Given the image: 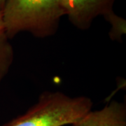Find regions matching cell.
<instances>
[{"label":"cell","instance_id":"3","mask_svg":"<svg viewBox=\"0 0 126 126\" xmlns=\"http://www.w3.org/2000/svg\"><path fill=\"white\" fill-rule=\"evenodd\" d=\"M116 0H63L64 16L74 26L87 30L95 18L103 16L104 19L114 13Z\"/></svg>","mask_w":126,"mask_h":126},{"label":"cell","instance_id":"7","mask_svg":"<svg viewBox=\"0 0 126 126\" xmlns=\"http://www.w3.org/2000/svg\"><path fill=\"white\" fill-rule=\"evenodd\" d=\"M6 41H9V39L6 34L3 11H0V43Z\"/></svg>","mask_w":126,"mask_h":126},{"label":"cell","instance_id":"8","mask_svg":"<svg viewBox=\"0 0 126 126\" xmlns=\"http://www.w3.org/2000/svg\"><path fill=\"white\" fill-rule=\"evenodd\" d=\"M6 0H0V11H3Z\"/></svg>","mask_w":126,"mask_h":126},{"label":"cell","instance_id":"6","mask_svg":"<svg viewBox=\"0 0 126 126\" xmlns=\"http://www.w3.org/2000/svg\"><path fill=\"white\" fill-rule=\"evenodd\" d=\"M105 20L111 25L109 31V36L113 41H121L122 36L126 32V20L121 16L113 13L109 15Z\"/></svg>","mask_w":126,"mask_h":126},{"label":"cell","instance_id":"1","mask_svg":"<svg viewBox=\"0 0 126 126\" xmlns=\"http://www.w3.org/2000/svg\"><path fill=\"white\" fill-rule=\"evenodd\" d=\"M3 14L8 39L22 32L41 39L53 36L64 16L63 0H6Z\"/></svg>","mask_w":126,"mask_h":126},{"label":"cell","instance_id":"2","mask_svg":"<svg viewBox=\"0 0 126 126\" xmlns=\"http://www.w3.org/2000/svg\"><path fill=\"white\" fill-rule=\"evenodd\" d=\"M86 96L70 97L60 91H45L25 113L3 126H64L72 125L92 110Z\"/></svg>","mask_w":126,"mask_h":126},{"label":"cell","instance_id":"4","mask_svg":"<svg viewBox=\"0 0 126 126\" xmlns=\"http://www.w3.org/2000/svg\"><path fill=\"white\" fill-rule=\"evenodd\" d=\"M71 126H126V104L113 100L97 111H90Z\"/></svg>","mask_w":126,"mask_h":126},{"label":"cell","instance_id":"5","mask_svg":"<svg viewBox=\"0 0 126 126\" xmlns=\"http://www.w3.org/2000/svg\"><path fill=\"white\" fill-rule=\"evenodd\" d=\"M14 58L13 46L9 41L0 43V83L7 75Z\"/></svg>","mask_w":126,"mask_h":126}]
</instances>
